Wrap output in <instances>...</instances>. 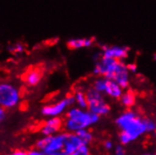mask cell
I'll use <instances>...</instances> for the list:
<instances>
[{
	"label": "cell",
	"instance_id": "cell-1",
	"mask_svg": "<svg viewBox=\"0 0 156 155\" xmlns=\"http://www.w3.org/2000/svg\"><path fill=\"white\" fill-rule=\"evenodd\" d=\"M119 129V140L126 146L135 142L145 134L156 132V122L151 118H144L133 110H126L115 120Z\"/></svg>",
	"mask_w": 156,
	"mask_h": 155
},
{
	"label": "cell",
	"instance_id": "cell-2",
	"mask_svg": "<svg viewBox=\"0 0 156 155\" xmlns=\"http://www.w3.org/2000/svg\"><path fill=\"white\" fill-rule=\"evenodd\" d=\"M83 145L76 134L61 131L50 136H42L35 144V148L47 155H70Z\"/></svg>",
	"mask_w": 156,
	"mask_h": 155
},
{
	"label": "cell",
	"instance_id": "cell-3",
	"mask_svg": "<svg viewBox=\"0 0 156 155\" xmlns=\"http://www.w3.org/2000/svg\"><path fill=\"white\" fill-rule=\"evenodd\" d=\"M101 117L91 113L87 109L78 106L70 107L65 113L63 129L69 132H77L83 129H88L90 126L99 122Z\"/></svg>",
	"mask_w": 156,
	"mask_h": 155
},
{
	"label": "cell",
	"instance_id": "cell-4",
	"mask_svg": "<svg viewBox=\"0 0 156 155\" xmlns=\"http://www.w3.org/2000/svg\"><path fill=\"white\" fill-rule=\"evenodd\" d=\"M22 101L20 88L9 81H0V106L5 110L17 107Z\"/></svg>",
	"mask_w": 156,
	"mask_h": 155
},
{
	"label": "cell",
	"instance_id": "cell-5",
	"mask_svg": "<svg viewBox=\"0 0 156 155\" xmlns=\"http://www.w3.org/2000/svg\"><path fill=\"white\" fill-rule=\"evenodd\" d=\"M86 95L87 100L88 111L98 115L99 117H105L110 113V105L107 104L104 94L90 86L86 90Z\"/></svg>",
	"mask_w": 156,
	"mask_h": 155
},
{
	"label": "cell",
	"instance_id": "cell-6",
	"mask_svg": "<svg viewBox=\"0 0 156 155\" xmlns=\"http://www.w3.org/2000/svg\"><path fill=\"white\" fill-rule=\"evenodd\" d=\"M123 60H116L113 58H105L101 55L96 61L93 68V74L98 77H105L108 79H112L117 71L119 69Z\"/></svg>",
	"mask_w": 156,
	"mask_h": 155
},
{
	"label": "cell",
	"instance_id": "cell-7",
	"mask_svg": "<svg viewBox=\"0 0 156 155\" xmlns=\"http://www.w3.org/2000/svg\"><path fill=\"white\" fill-rule=\"evenodd\" d=\"M94 90L101 92L104 95H106L107 97L114 99V100H119L124 90L122 88L118 83H116L112 79H108L105 77H97L93 81L92 86Z\"/></svg>",
	"mask_w": 156,
	"mask_h": 155
},
{
	"label": "cell",
	"instance_id": "cell-8",
	"mask_svg": "<svg viewBox=\"0 0 156 155\" xmlns=\"http://www.w3.org/2000/svg\"><path fill=\"white\" fill-rule=\"evenodd\" d=\"M74 105V98L73 95H68L64 97L61 100L55 102L53 104H49L44 105L41 113L43 117L45 118H55V117H61L63 114L67 112L70 107Z\"/></svg>",
	"mask_w": 156,
	"mask_h": 155
},
{
	"label": "cell",
	"instance_id": "cell-9",
	"mask_svg": "<svg viewBox=\"0 0 156 155\" xmlns=\"http://www.w3.org/2000/svg\"><path fill=\"white\" fill-rule=\"evenodd\" d=\"M130 48L125 45H104L101 55L105 58L116 60H123L128 58Z\"/></svg>",
	"mask_w": 156,
	"mask_h": 155
},
{
	"label": "cell",
	"instance_id": "cell-10",
	"mask_svg": "<svg viewBox=\"0 0 156 155\" xmlns=\"http://www.w3.org/2000/svg\"><path fill=\"white\" fill-rule=\"evenodd\" d=\"M64 119L61 117H55V118H48L45 122H44L41 129L40 132L42 136H50L53 135L58 134L61 132L63 129Z\"/></svg>",
	"mask_w": 156,
	"mask_h": 155
},
{
	"label": "cell",
	"instance_id": "cell-11",
	"mask_svg": "<svg viewBox=\"0 0 156 155\" xmlns=\"http://www.w3.org/2000/svg\"><path fill=\"white\" fill-rule=\"evenodd\" d=\"M130 73L131 72L128 70L127 64L123 61L120 65L119 69L117 71V72L113 76L112 80L118 83L123 90H126L130 85Z\"/></svg>",
	"mask_w": 156,
	"mask_h": 155
},
{
	"label": "cell",
	"instance_id": "cell-12",
	"mask_svg": "<svg viewBox=\"0 0 156 155\" xmlns=\"http://www.w3.org/2000/svg\"><path fill=\"white\" fill-rule=\"evenodd\" d=\"M95 42V39L91 38H75L67 41V46L71 50H79L91 47Z\"/></svg>",
	"mask_w": 156,
	"mask_h": 155
},
{
	"label": "cell",
	"instance_id": "cell-13",
	"mask_svg": "<svg viewBox=\"0 0 156 155\" xmlns=\"http://www.w3.org/2000/svg\"><path fill=\"white\" fill-rule=\"evenodd\" d=\"M42 76L43 73L40 69L33 68L26 73L24 77V81L28 86H36L41 83Z\"/></svg>",
	"mask_w": 156,
	"mask_h": 155
},
{
	"label": "cell",
	"instance_id": "cell-14",
	"mask_svg": "<svg viewBox=\"0 0 156 155\" xmlns=\"http://www.w3.org/2000/svg\"><path fill=\"white\" fill-rule=\"evenodd\" d=\"M119 101L122 106H124L126 108H131L136 104V96L135 92H133L131 90L123 91L121 97L119 98Z\"/></svg>",
	"mask_w": 156,
	"mask_h": 155
},
{
	"label": "cell",
	"instance_id": "cell-15",
	"mask_svg": "<svg viewBox=\"0 0 156 155\" xmlns=\"http://www.w3.org/2000/svg\"><path fill=\"white\" fill-rule=\"evenodd\" d=\"M74 98V104L75 106H78L83 109H87V100L86 91L82 90H76L74 93L73 94Z\"/></svg>",
	"mask_w": 156,
	"mask_h": 155
},
{
	"label": "cell",
	"instance_id": "cell-16",
	"mask_svg": "<svg viewBox=\"0 0 156 155\" xmlns=\"http://www.w3.org/2000/svg\"><path fill=\"white\" fill-rule=\"evenodd\" d=\"M75 134L78 136V137L80 138L81 142L83 143V145H88L90 144L93 140V135L92 132L88 129H83L78 131Z\"/></svg>",
	"mask_w": 156,
	"mask_h": 155
},
{
	"label": "cell",
	"instance_id": "cell-17",
	"mask_svg": "<svg viewBox=\"0 0 156 155\" xmlns=\"http://www.w3.org/2000/svg\"><path fill=\"white\" fill-rule=\"evenodd\" d=\"M8 50L9 53H12L13 55H20L25 52L26 46H25V44L22 42H15L12 44V45H9Z\"/></svg>",
	"mask_w": 156,
	"mask_h": 155
},
{
	"label": "cell",
	"instance_id": "cell-18",
	"mask_svg": "<svg viewBox=\"0 0 156 155\" xmlns=\"http://www.w3.org/2000/svg\"><path fill=\"white\" fill-rule=\"evenodd\" d=\"M70 155H91V153L90 148H88V145H82L79 148H77Z\"/></svg>",
	"mask_w": 156,
	"mask_h": 155
},
{
	"label": "cell",
	"instance_id": "cell-19",
	"mask_svg": "<svg viewBox=\"0 0 156 155\" xmlns=\"http://www.w3.org/2000/svg\"><path fill=\"white\" fill-rule=\"evenodd\" d=\"M114 154L115 155H127L126 150L124 149L123 145H117L114 148Z\"/></svg>",
	"mask_w": 156,
	"mask_h": 155
},
{
	"label": "cell",
	"instance_id": "cell-20",
	"mask_svg": "<svg viewBox=\"0 0 156 155\" xmlns=\"http://www.w3.org/2000/svg\"><path fill=\"white\" fill-rule=\"evenodd\" d=\"M104 148L106 150H113L115 148L114 146V143L111 141V140H106L104 142Z\"/></svg>",
	"mask_w": 156,
	"mask_h": 155
},
{
	"label": "cell",
	"instance_id": "cell-21",
	"mask_svg": "<svg viewBox=\"0 0 156 155\" xmlns=\"http://www.w3.org/2000/svg\"><path fill=\"white\" fill-rule=\"evenodd\" d=\"M28 154H29V155H47L46 153H44L42 150H38V149H36V148L30 150L28 151Z\"/></svg>",
	"mask_w": 156,
	"mask_h": 155
},
{
	"label": "cell",
	"instance_id": "cell-22",
	"mask_svg": "<svg viewBox=\"0 0 156 155\" xmlns=\"http://www.w3.org/2000/svg\"><path fill=\"white\" fill-rule=\"evenodd\" d=\"M8 155H29V154H28V151L22 150H14V151H12V153H9Z\"/></svg>",
	"mask_w": 156,
	"mask_h": 155
},
{
	"label": "cell",
	"instance_id": "cell-23",
	"mask_svg": "<svg viewBox=\"0 0 156 155\" xmlns=\"http://www.w3.org/2000/svg\"><path fill=\"white\" fill-rule=\"evenodd\" d=\"M127 67H128V70L131 73H136V65L135 64H127Z\"/></svg>",
	"mask_w": 156,
	"mask_h": 155
},
{
	"label": "cell",
	"instance_id": "cell-24",
	"mask_svg": "<svg viewBox=\"0 0 156 155\" xmlns=\"http://www.w3.org/2000/svg\"><path fill=\"white\" fill-rule=\"evenodd\" d=\"M5 117H6V110L0 106V124L2 123V121L4 120Z\"/></svg>",
	"mask_w": 156,
	"mask_h": 155
},
{
	"label": "cell",
	"instance_id": "cell-25",
	"mask_svg": "<svg viewBox=\"0 0 156 155\" xmlns=\"http://www.w3.org/2000/svg\"><path fill=\"white\" fill-rule=\"evenodd\" d=\"M142 155H156V153H144Z\"/></svg>",
	"mask_w": 156,
	"mask_h": 155
},
{
	"label": "cell",
	"instance_id": "cell-26",
	"mask_svg": "<svg viewBox=\"0 0 156 155\" xmlns=\"http://www.w3.org/2000/svg\"><path fill=\"white\" fill-rule=\"evenodd\" d=\"M153 60H154V61L156 62V53H155V54L153 55Z\"/></svg>",
	"mask_w": 156,
	"mask_h": 155
}]
</instances>
